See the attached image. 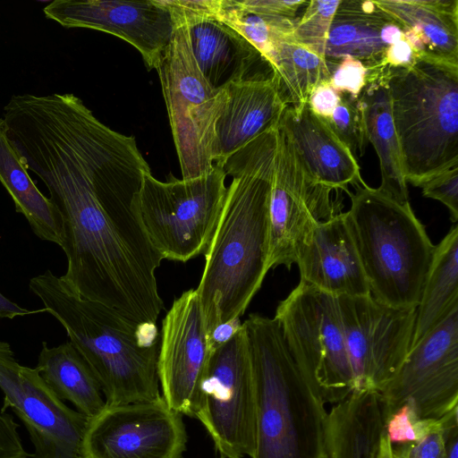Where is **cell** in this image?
<instances>
[{"instance_id": "cell-44", "label": "cell", "mask_w": 458, "mask_h": 458, "mask_svg": "<svg viewBox=\"0 0 458 458\" xmlns=\"http://www.w3.org/2000/svg\"><path fill=\"white\" fill-rule=\"evenodd\" d=\"M221 458V457H220Z\"/></svg>"}, {"instance_id": "cell-16", "label": "cell", "mask_w": 458, "mask_h": 458, "mask_svg": "<svg viewBox=\"0 0 458 458\" xmlns=\"http://www.w3.org/2000/svg\"><path fill=\"white\" fill-rule=\"evenodd\" d=\"M210 355L198 293L190 289L174 301L163 319L157 356L162 396L176 412L194 418Z\"/></svg>"}, {"instance_id": "cell-9", "label": "cell", "mask_w": 458, "mask_h": 458, "mask_svg": "<svg viewBox=\"0 0 458 458\" xmlns=\"http://www.w3.org/2000/svg\"><path fill=\"white\" fill-rule=\"evenodd\" d=\"M275 318L296 364L325 403H338L354 391L336 296L300 281L280 301Z\"/></svg>"}, {"instance_id": "cell-25", "label": "cell", "mask_w": 458, "mask_h": 458, "mask_svg": "<svg viewBox=\"0 0 458 458\" xmlns=\"http://www.w3.org/2000/svg\"><path fill=\"white\" fill-rule=\"evenodd\" d=\"M0 182L11 196L15 211L27 219L33 233L39 239L61 247V216L30 176L21 156L8 136L4 118H0Z\"/></svg>"}, {"instance_id": "cell-8", "label": "cell", "mask_w": 458, "mask_h": 458, "mask_svg": "<svg viewBox=\"0 0 458 458\" xmlns=\"http://www.w3.org/2000/svg\"><path fill=\"white\" fill-rule=\"evenodd\" d=\"M226 176L215 165L208 174L191 179L161 182L145 174L140 219L163 259L186 262L207 250L225 205Z\"/></svg>"}, {"instance_id": "cell-6", "label": "cell", "mask_w": 458, "mask_h": 458, "mask_svg": "<svg viewBox=\"0 0 458 458\" xmlns=\"http://www.w3.org/2000/svg\"><path fill=\"white\" fill-rule=\"evenodd\" d=\"M394 123L407 183L420 187L458 166V65L419 59L386 68Z\"/></svg>"}, {"instance_id": "cell-31", "label": "cell", "mask_w": 458, "mask_h": 458, "mask_svg": "<svg viewBox=\"0 0 458 458\" xmlns=\"http://www.w3.org/2000/svg\"><path fill=\"white\" fill-rule=\"evenodd\" d=\"M439 420L420 419L408 403L394 411L384 422V435L392 445H403L421 439L437 426Z\"/></svg>"}, {"instance_id": "cell-38", "label": "cell", "mask_w": 458, "mask_h": 458, "mask_svg": "<svg viewBox=\"0 0 458 458\" xmlns=\"http://www.w3.org/2000/svg\"><path fill=\"white\" fill-rule=\"evenodd\" d=\"M240 318L216 326L208 334V344L212 352L216 348L230 341L242 328Z\"/></svg>"}, {"instance_id": "cell-11", "label": "cell", "mask_w": 458, "mask_h": 458, "mask_svg": "<svg viewBox=\"0 0 458 458\" xmlns=\"http://www.w3.org/2000/svg\"><path fill=\"white\" fill-rule=\"evenodd\" d=\"M379 398L384 422L404 403L433 420L458 407V307L410 348Z\"/></svg>"}, {"instance_id": "cell-36", "label": "cell", "mask_w": 458, "mask_h": 458, "mask_svg": "<svg viewBox=\"0 0 458 458\" xmlns=\"http://www.w3.org/2000/svg\"><path fill=\"white\" fill-rule=\"evenodd\" d=\"M339 101V94L329 83H323L313 90L308 104L317 114L323 118H328Z\"/></svg>"}, {"instance_id": "cell-29", "label": "cell", "mask_w": 458, "mask_h": 458, "mask_svg": "<svg viewBox=\"0 0 458 458\" xmlns=\"http://www.w3.org/2000/svg\"><path fill=\"white\" fill-rule=\"evenodd\" d=\"M340 0H310L296 21L293 40L326 58V46L335 13Z\"/></svg>"}, {"instance_id": "cell-13", "label": "cell", "mask_w": 458, "mask_h": 458, "mask_svg": "<svg viewBox=\"0 0 458 458\" xmlns=\"http://www.w3.org/2000/svg\"><path fill=\"white\" fill-rule=\"evenodd\" d=\"M337 300L354 391L379 393L410 351L416 308L386 305L370 294Z\"/></svg>"}, {"instance_id": "cell-39", "label": "cell", "mask_w": 458, "mask_h": 458, "mask_svg": "<svg viewBox=\"0 0 458 458\" xmlns=\"http://www.w3.org/2000/svg\"><path fill=\"white\" fill-rule=\"evenodd\" d=\"M458 408L442 417L445 431V457L458 458Z\"/></svg>"}, {"instance_id": "cell-24", "label": "cell", "mask_w": 458, "mask_h": 458, "mask_svg": "<svg viewBox=\"0 0 458 458\" xmlns=\"http://www.w3.org/2000/svg\"><path fill=\"white\" fill-rule=\"evenodd\" d=\"M359 98L367 138L379 160L381 184L378 188L401 203L410 202L390 96L381 72L369 81Z\"/></svg>"}, {"instance_id": "cell-40", "label": "cell", "mask_w": 458, "mask_h": 458, "mask_svg": "<svg viewBox=\"0 0 458 458\" xmlns=\"http://www.w3.org/2000/svg\"><path fill=\"white\" fill-rule=\"evenodd\" d=\"M39 310H29L15 302L10 301L0 293V318L13 319L16 317H23Z\"/></svg>"}, {"instance_id": "cell-22", "label": "cell", "mask_w": 458, "mask_h": 458, "mask_svg": "<svg viewBox=\"0 0 458 458\" xmlns=\"http://www.w3.org/2000/svg\"><path fill=\"white\" fill-rule=\"evenodd\" d=\"M227 102L216 124L214 165L223 167L229 157L261 134L278 127L286 106L275 77L234 82L225 88Z\"/></svg>"}, {"instance_id": "cell-19", "label": "cell", "mask_w": 458, "mask_h": 458, "mask_svg": "<svg viewBox=\"0 0 458 458\" xmlns=\"http://www.w3.org/2000/svg\"><path fill=\"white\" fill-rule=\"evenodd\" d=\"M296 264L300 281L336 297L369 294L345 212L316 225Z\"/></svg>"}, {"instance_id": "cell-30", "label": "cell", "mask_w": 458, "mask_h": 458, "mask_svg": "<svg viewBox=\"0 0 458 458\" xmlns=\"http://www.w3.org/2000/svg\"><path fill=\"white\" fill-rule=\"evenodd\" d=\"M340 101L332 114L324 118L357 159L364 155L368 138L359 97L338 93Z\"/></svg>"}, {"instance_id": "cell-42", "label": "cell", "mask_w": 458, "mask_h": 458, "mask_svg": "<svg viewBox=\"0 0 458 458\" xmlns=\"http://www.w3.org/2000/svg\"><path fill=\"white\" fill-rule=\"evenodd\" d=\"M7 424V416L4 413L0 412V435L4 430Z\"/></svg>"}, {"instance_id": "cell-32", "label": "cell", "mask_w": 458, "mask_h": 458, "mask_svg": "<svg viewBox=\"0 0 458 458\" xmlns=\"http://www.w3.org/2000/svg\"><path fill=\"white\" fill-rule=\"evenodd\" d=\"M369 80V70L360 61L345 57L338 61L329 85L337 93L358 98Z\"/></svg>"}, {"instance_id": "cell-18", "label": "cell", "mask_w": 458, "mask_h": 458, "mask_svg": "<svg viewBox=\"0 0 458 458\" xmlns=\"http://www.w3.org/2000/svg\"><path fill=\"white\" fill-rule=\"evenodd\" d=\"M185 16L191 52L216 89L234 82L275 77L268 61L244 37L216 18L208 0H177Z\"/></svg>"}, {"instance_id": "cell-15", "label": "cell", "mask_w": 458, "mask_h": 458, "mask_svg": "<svg viewBox=\"0 0 458 458\" xmlns=\"http://www.w3.org/2000/svg\"><path fill=\"white\" fill-rule=\"evenodd\" d=\"M186 442L182 414L161 395L148 402L106 404L89 420L81 458H182Z\"/></svg>"}, {"instance_id": "cell-12", "label": "cell", "mask_w": 458, "mask_h": 458, "mask_svg": "<svg viewBox=\"0 0 458 458\" xmlns=\"http://www.w3.org/2000/svg\"><path fill=\"white\" fill-rule=\"evenodd\" d=\"M336 191L311 177L278 129L269 204L268 269L296 264L316 225L343 212Z\"/></svg>"}, {"instance_id": "cell-28", "label": "cell", "mask_w": 458, "mask_h": 458, "mask_svg": "<svg viewBox=\"0 0 458 458\" xmlns=\"http://www.w3.org/2000/svg\"><path fill=\"white\" fill-rule=\"evenodd\" d=\"M338 61L323 58L292 40L281 42L270 59L276 89L286 106L308 103L313 90L329 83Z\"/></svg>"}, {"instance_id": "cell-7", "label": "cell", "mask_w": 458, "mask_h": 458, "mask_svg": "<svg viewBox=\"0 0 458 458\" xmlns=\"http://www.w3.org/2000/svg\"><path fill=\"white\" fill-rule=\"evenodd\" d=\"M174 31L157 68L182 179L208 174L216 124L226 102L225 89H216L199 71L189 42L184 13L177 0H165Z\"/></svg>"}, {"instance_id": "cell-41", "label": "cell", "mask_w": 458, "mask_h": 458, "mask_svg": "<svg viewBox=\"0 0 458 458\" xmlns=\"http://www.w3.org/2000/svg\"><path fill=\"white\" fill-rule=\"evenodd\" d=\"M377 458H393L392 445L384 434L380 440Z\"/></svg>"}, {"instance_id": "cell-43", "label": "cell", "mask_w": 458, "mask_h": 458, "mask_svg": "<svg viewBox=\"0 0 458 458\" xmlns=\"http://www.w3.org/2000/svg\"><path fill=\"white\" fill-rule=\"evenodd\" d=\"M325 458H327V457H325Z\"/></svg>"}, {"instance_id": "cell-27", "label": "cell", "mask_w": 458, "mask_h": 458, "mask_svg": "<svg viewBox=\"0 0 458 458\" xmlns=\"http://www.w3.org/2000/svg\"><path fill=\"white\" fill-rule=\"evenodd\" d=\"M458 307V227L436 246L419 304L411 347Z\"/></svg>"}, {"instance_id": "cell-21", "label": "cell", "mask_w": 458, "mask_h": 458, "mask_svg": "<svg viewBox=\"0 0 458 458\" xmlns=\"http://www.w3.org/2000/svg\"><path fill=\"white\" fill-rule=\"evenodd\" d=\"M404 38L403 26L375 1L340 0L333 17L325 57H351L369 72L370 79L384 69L388 47Z\"/></svg>"}, {"instance_id": "cell-10", "label": "cell", "mask_w": 458, "mask_h": 458, "mask_svg": "<svg viewBox=\"0 0 458 458\" xmlns=\"http://www.w3.org/2000/svg\"><path fill=\"white\" fill-rule=\"evenodd\" d=\"M194 418L205 427L221 458L254 455L256 390L246 330L211 352Z\"/></svg>"}, {"instance_id": "cell-17", "label": "cell", "mask_w": 458, "mask_h": 458, "mask_svg": "<svg viewBox=\"0 0 458 458\" xmlns=\"http://www.w3.org/2000/svg\"><path fill=\"white\" fill-rule=\"evenodd\" d=\"M43 13L64 28L90 29L123 39L140 53L148 70L158 67L174 31L165 0H55Z\"/></svg>"}, {"instance_id": "cell-14", "label": "cell", "mask_w": 458, "mask_h": 458, "mask_svg": "<svg viewBox=\"0 0 458 458\" xmlns=\"http://www.w3.org/2000/svg\"><path fill=\"white\" fill-rule=\"evenodd\" d=\"M0 389L1 412L11 408L30 434L34 447L30 458H81L89 418L69 408L38 369L20 364L10 344L1 340Z\"/></svg>"}, {"instance_id": "cell-23", "label": "cell", "mask_w": 458, "mask_h": 458, "mask_svg": "<svg viewBox=\"0 0 458 458\" xmlns=\"http://www.w3.org/2000/svg\"><path fill=\"white\" fill-rule=\"evenodd\" d=\"M419 58L458 65V0H377Z\"/></svg>"}, {"instance_id": "cell-1", "label": "cell", "mask_w": 458, "mask_h": 458, "mask_svg": "<svg viewBox=\"0 0 458 458\" xmlns=\"http://www.w3.org/2000/svg\"><path fill=\"white\" fill-rule=\"evenodd\" d=\"M8 136L61 216L67 259L61 278L133 322L156 324L164 309L156 278L163 258L140 219L139 196L151 172L134 137L60 102L22 112Z\"/></svg>"}, {"instance_id": "cell-5", "label": "cell", "mask_w": 458, "mask_h": 458, "mask_svg": "<svg viewBox=\"0 0 458 458\" xmlns=\"http://www.w3.org/2000/svg\"><path fill=\"white\" fill-rule=\"evenodd\" d=\"M354 186L345 219L369 294L386 305L416 308L436 245L410 202L401 203L364 181Z\"/></svg>"}, {"instance_id": "cell-34", "label": "cell", "mask_w": 458, "mask_h": 458, "mask_svg": "<svg viewBox=\"0 0 458 458\" xmlns=\"http://www.w3.org/2000/svg\"><path fill=\"white\" fill-rule=\"evenodd\" d=\"M393 458H445V431L442 419L421 439L403 445H392Z\"/></svg>"}, {"instance_id": "cell-2", "label": "cell", "mask_w": 458, "mask_h": 458, "mask_svg": "<svg viewBox=\"0 0 458 458\" xmlns=\"http://www.w3.org/2000/svg\"><path fill=\"white\" fill-rule=\"evenodd\" d=\"M277 141L278 127L223 165L232 182L196 289L208 334L243 315L269 270V204Z\"/></svg>"}, {"instance_id": "cell-3", "label": "cell", "mask_w": 458, "mask_h": 458, "mask_svg": "<svg viewBox=\"0 0 458 458\" xmlns=\"http://www.w3.org/2000/svg\"><path fill=\"white\" fill-rule=\"evenodd\" d=\"M30 290L64 327L101 386L106 404L160 397L156 324L133 322L79 295L51 270L30 280Z\"/></svg>"}, {"instance_id": "cell-33", "label": "cell", "mask_w": 458, "mask_h": 458, "mask_svg": "<svg viewBox=\"0 0 458 458\" xmlns=\"http://www.w3.org/2000/svg\"><path fill=\"white\" fill-rule=\"evenodd\" d=\"M422 195L442 202L452 222L458 220V166L444 171L420 185Z\"/></svg>"}, {"instance_id": "cell-35", "label": "cell", "mask_w": 458, "mask_h": 458, "mask_svg": "<svg viewBox=\"0 0 458 458\" xmlns=\"http://www.w3.org/2000/svg\"><path fill=\"white\" fill-rule=\"evenodd\" d=\"M247 10L271 16L284 17L295 20L301 8L305 7L308 1L297 0H238Z\"/></svg>"}, {"instance_id": "cell-26", "label": "cell", "mask_w": 458, "mask_h": 458, "mask_svg": "<svg viewBox=\"0 0 458 458\" xmlns=\"http://www.w3.org/2000/svg\"><path fill=\"white\" fill-rule=\"evenodd\" d=\"M36 368L57 397L71 402L88 418L106 406L99 382L70 341L55 347L42 342Z\"/></svg>"}, {"instance_id": "cell-20", "label": "cell", "mask_w": 458, "mask_h": 458, "mask_svg": "<svg viewBox=\"0 0 458 458\" xmlns=\"http://www.w3.org/2000/svg\"><path fill=\"white\" fill-rule=\"evenodd\" d=\"M278 129L317 182L348 194L349 184L363 182L357 159L308 103L286 106Z\"/></svg>"}, {"instance_id": "cell-4", "label": "cell", "mask_w": 458, "mask_h": 458, "mask_svg": "<svg viewBox=\"0 0 458 458\" xmlns=\"http://www.w3.org/2000/svg\"><path fill=\"white\" fill-rule=\"evenodd\" d=\"M243 325L256 390L252 458H325V403L296 364L279 323L250 314Z\"/></svg>"}, {"instance_id": "cell-37", "label": "cell", "mask_w": 458, "mask_h": 458, "mask_svg": "<svg viewBox=\"0 0 458 458\" xmlns=\"http://www.w3.org/2000/svg\"><path fill=\"white\" fill-rule=\"evenodd\" d=\"M419 59L418 55L404 37L388 47L386 53L385 65L386 68H404L412 65Z\"/></svg>"}]
</instances>
